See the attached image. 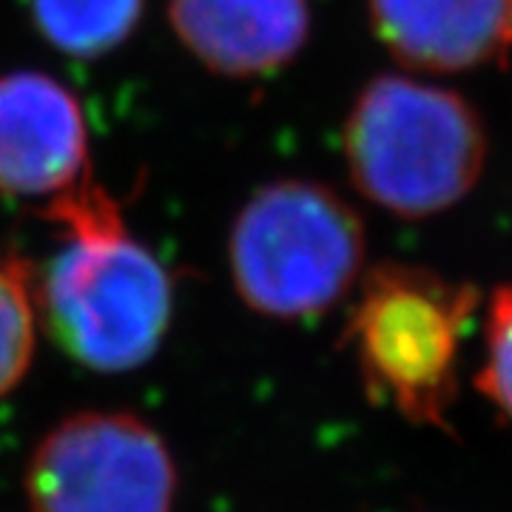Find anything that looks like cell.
Here are the masks:
<instances>
[{
	"label": "cell",
	"instance_id": "cell-6",
	"mask_svg": "<svg viewBox=\"0 0 512 512\" xmlns=\"http://www.w3.org/2000/svg\"><path fill=\"white\" fill-rule=\"evenodd\" d=\"M92 177L80 100L40 72L0 74V194L60 200Z\"/></svg>",
	"mask_w": 512,
	"mask_h": 512
},
{
	"label": "cell",
	"instance_id": "cell-5",
	"mask_svg": "<svg viewBox=\"0 0 512 512\" xmlns=\"http://www.w3.org/2000/svg\"><path fill=\"white\" fill-rule=\"evenodd\" d=\"M32 512H171L177 467L157 430L131 413H74L26 470Z\"/></svg>",
	"mask_w": 512,
	"mask_h": 512
},
{
	"label": "cell",
	"instance_id": "cell-1",
	"mask_svg": "<svg viewBox=\"0 0 512 512\" xmlns=\"http://www.w3.org/2000/svg\"><path fill=\"white\" fill-rule=\"evenodd\" d=\"M43 217L63 231L40 285L32 282L52 339L89 370L146 365L171 325L168 268L128 234L120 205L94 177L49 202Z\"/></svg>",
	"mask_w": 512,
	"mask_h": 512
},
{
	"label": "cell",
	"instance_id": "cell-9",
	"mask_svg": "<svg viewBox=\"0 0 512 512\" xmlns=\"http://www.w3.org/2000/svg\"><path fill=\"white\" fill-rule=\"evenodd\" d=\"M146 0H29L37 32L57 52L92 60L123 46Z\"/></svg>",
	"mask_w": 512,
	"mask_h": 512
},
{
	"label": "cell",
	"instance_id": "cell-3",
	"mask_svg": "<svg viewBox=\"0 0 512 512\" xmlns=\"http://www.w3.org/2000/svg\"><path fill=\"white\" fill-rule=\"evenodd\" d=\"M476 305L473 285L430 268L407 262L370 268L345 330L370 399L413 424L450 430L458 353Z\"/></svg>",
	"mask_w": 512,
	"mask_h": 512
},
{
	"label": "cell",
	"instance_id": "cell-11",
	"mask_svg": "<svg viewBox=\"0 0 512 512\" xmlns=\"http://www.w3.org/2000/svg\"><path fill=\"white\" fill-rule=\"evenodd\" d=\"M484 365L476 387L512 421V285L495 288L484 325Z\"/></svg>",
	"mask_w": 512,
	"mask_h": 512
},
{
	"label": "cell",
	"instance_id": "cell-10",
	"mask_svg": "<svg viewBox=\"0 0 512 512\" xmlns=\"http://www.w3.org/2000/svg\"><path fill=\"white\" fill-rule=\"evenodd\" d=\"M35 291L18 259H0V399L15 390L35 356Z\"/></svg>",
	"mask_w": 512,
	"mask_h": 512
},
{
	"label": "cell",
	"instance_id": "cell-4",
	"mask_svg": "<svg viewBox=\"0 0 512 512\" xmlns=\"http://www.w3.org/2000/svg\"><path fill=\"white\" fill-rule=\"evenodd\" d=\"M228 262L234 288L268 319H311L356 285L365 225L333 188L282 180L259 188L237 214Z\"/></svg>",
	"mask_w": 512,
	"mask_h": 512
},
{
	"label": "cell",
	"instance_id": "cell-8",
	"mask_svg": "<svg viewBox=\"0 0 512 512\" xmlns=\"http://www.w3.org/2000/svg\"><path fill=\"white\" fill-rule=\"evenodd\" d=\"M174 35L222 77H268L291 63L311 35L308 0H171Z\"/></svg>",
	"mask_w": 512,
	"mask_h": 512
},
{
	"label": "cell",
	"instance_id": "cell-7",
	"mask_svg": "<svg viewBox=\"0 0 512 512\" xmlns=\"http://www.w3.org/2000/svg\"><path fill=\"white\" fill-rule=\"evenodd\" d=\"M382 46L407 69L476 72L512 49V0H367Z\"/></svg>",
	"mask_w": 512,
	"mask_h": 512
},
{
	"label": "cell",
	"instance_id": "cell-2",
	"mask_svg": "<svg viewBox=\"0 0 512 512\" xmlns=\"http://www.w3.org/2000/svg\"><path fill=\"white\" fill-rule=\"evenodd\" d=\"M342 146L353 185L404 220L453 208L487 165L481 114L461 94L404 74H382L359 92Z\"/></svg>",
	"mask_w": 512,
	"mask_h": 512
}]
</instances>
